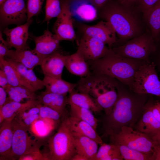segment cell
Returning <instances> with one entry per match:
<instances>
[{
  "instance_id": "28",
  "label": "cell",
  "mask_w": 160,
  "mask_h": 160,
  "mask_svg": "<svg viewBox=\"0 0 160 160\" xmlns=\"http://www.w3.org/2000/svg\"><path fill=\"white\" fill-rule=\"evenodd\" d=\"M0 69L5 72L8 84L12 86H23L35 92L28 82L17 71L15 67L6 59L0 60Z\"/></svg>"
},
{
  "instance_id": "21",
  "label": "cell",
  "mask_w": 160,
  "mask_h": 160,
  "mask_svg": "<svg viewBox=\"0 0 160 160\" xmlns=\"http://www.w3.org/2000/svg\"><path fill=\"white\" fill-rule=\"evenodd\" d=\"M13 137L12 121L4 120L0 124V160H10Z\"/></svg>"
},
{
  "instance_id": "12",
  "label": "cell",
  "mask_w": 160,
  "mask_h": 160,
  "mask_svg": "<svg viewBox=\"0 0 160 160\" xmlns=\"http://www.w3.org/2000/svg\"><path fill=\"white\" fill-rule=\"evenodd\" d=\"M80 30L83 34L95 38L107 45L109 48L117 42L115 31L108 22L102 20L92 25H81Z\"/></svg>"
},
{
  "instance_id": "16",
  "label": "cell",
  "mask_w": 160,
  "mask_h": 160,
  "mask_svg": "<svg viewBox=\"0 0 160 160\" xmlns=\"http://www.w3.org/2000/svg\"><path fill=\"white\" fill-rule=\"evenodd\" d=\"M35 44L33 51L39 56L45 58L57 52L60 47V41L48 29L39 36L31 35Z\"/></svg>"
},
{
  "instance_id": "31",
  "label": "cell",
  "mask_w": 160,
  "mask_h": 160,
  "mask_svg": "<svg viewBox=\"0 0 160 160\" xmlns=\"http://www.w3.org/2000/svg\"><path fill=\"white\" fill-rule=\"evenodd\" d=\"M145 21L151 35L157 43L160 33V0L153 6Z\"/></svg>"
},
{
  "instance_id": "5",
  "label": "cell",
  "mask_w": 160,
  "mask_h": 160,
  "mask_svg": "<svg viewBox=\"0 0 160 160\" xmlns=\"http://www.w3.org/2000/svg\"><path fill=\"white\" fill-rule=\"evenodd\" d=\"M57 132L47 141L44 155L46 160H72L76 153L68 117L61 120Z\"/></svg>"
},
{
  "instance_id": "10",
  "label": "cell",
  "mask_w": 160,
  "mask_h": 160,
  "mask_svg": "<svg viewBox=\"0 0 160 160\" xmlns=\"http://www.w3.org/2000/svg\"><path fill=\"white\" fill-rule=\"evenodd\" d=\"M69 0H60L61 10L53 27L55 38L59 41H73L76 36L73 25V18L69 6Z\"/></svg>"
},
{
  "instance_id": "18",
  "label": "cell",
  "mask_w": 160,
  "mask_h": 160,
  "mask_svg": "<svg viewBox=\"0 0 160 160\" xmlns=\"http://www.w3.org/2000/svg\"><path fill=\"white\" fill-rule=\"evenodd\" d=\"M67 57L57 52L44 58L40 65L44 75L62 79Z\"/></svg>"
},
{
  "instance_id": "26",
  "label": "cell",
  "mask_w": 160,
  "mask_h": 160,
  "mask_svg": "<svg viewBox=\"0 0 160 160\" xmlns=\"http://www.w3.org/2000/svg\"><path fill=\"white\" fill-rule=\"evenodd\" d=\"M68 103L87 108L92 112H99L103 108L89 95L84 93L77 92L74 91L69 93Z\"/></svg>"
},
{
  "instance_id": "51",
  "label": "cell",
  "mask_w": 160,
  "mask_h": 160,
  "mask_svg": "<svg viewBox=\"0 0 160 160\" xmlns=\"http://www.w3.org/2000/svg\"><path fill=\"white\" fill-rule=\"evenodd\" d=\"M157 43L158 46L160 47V33L158 39Z\"/></svg>"
},
{
  "instance_id": "52",
  "label": "cell",
  "mask_w": 160,
  "mask_h": 160,
  "mask_svg": "<svg viewBox=\"0 0 160 160\" xmlns=\"http://www.w3.org/2000/svg\"><path fill=\"white\" fill-rule=\"evenodd\" d=\"M5 0H0V5Z\"/></svg>"
},
{
  "instance_id": "7",
  "label": "cell",
  "mask_w": 160,
  "mask_h": 160,
  "mask_svg": "<svg viewBox=\"0 0 160 160\" xmlns=\"http://www.w3.org/2000/svg\"><path fill=\"white\" fill-rule=\"evenodd\" d=\"M109 137L110 143L125 145L149 155L151 158L156 143L149 135L125 126Z\"/></svg>"
},
{
  "instance_id": "32",
  "label": "cell",
  "mask_w": 160,
  "mask_h": 160,
  "mask_svg": "<svg viewBox=\"0 0 160 160\" xmlns=\"http://www.w3.org/2000/svg\"><path fill=\"white\" fill-rule=\"evenodd\" d=\"M98 150L95 160H123V159L116 145L103 143Z\"/></svg>"
},
{
  "instance_id": "2",
  "label": "cell",
  "mask_w": 160,
  "mask_h": 160,
  "mask_svg": "<svg viewBox=\"0 0 160 160\" xmlns=\"http://www.w3.org/2000/svg\"><path fill=\"white\" fill-rule=\"evenodd\" d=\"M137 11L122 5L116 0H109L98 11V16L111 25L120 41L126 42L144 33Z\"/></svg>"
},
{
  "instance_id": "48",
  "label": "cell",
  "mask_w": 160,
  "mask_h": 160,
  "mask_svg": "<svg viewBox=\"0 0 160 160\" xmlns=\"http://www.w3.org/2000/svg\"><path fill=\"white\" fill-rule=\"evenodd\" d=\"M109 0H92L98 11L103 7Z\"/></svg>"
},
{
  "instance_id": "6",
  "label": "cell",
  "mask_w": 160,
  "mask_h": 160,
  "mask_svg": "<svg viewBox=\"0 0 160 160\" xmlns=\"http://www.w3.org/2000/svg\"><path fill=\"white\" fill-rule=\"evenodd\" d=\"M111 48L115 53L121 56L149 63L151 56L157 49V44L148 30L122 45Z\"/></svg>"
},
{
  "instance_id": "40",
  "label": "cell",
  "mask_w": 160,
  "mask_h": 160,
  "mask_svg": "<svg viewBox=\"0 0 160 160\" xmlns=\"http://www.w3.org/2000/svg\"><path fill=\"white\" fill-rule=\"evenodd\" d=\"M38 147L20 157L18 160H46Z\"/></svg>"
},
{
  "instance_id": "14",
  "label": "cell",
  "mask_w": 160,
  "mask_h": 160,
  "mask_svg": "<svg viewBox=\"0 0 160 160\" xmlns=\"http://www.w3.org/2000/svg\"><path fill=\"white\" fill-rule=\"evenodd\" d=\"M69 6L73 18L79 22H90L98 18V10L92 0H69Z\"/></svg>"
},
{
  "instance_id": "37",
  "label": "cell",
  "mask_w": 160,
  "mask_h": 160,
  "mask_svg": "<svg viewBox=\"0 0 160 160\" xmlns=\"http://www.w3.org/2000/svg\"><path fill=\"white\" fill-rule=\"evenodd\" d=\"M40 119H47L55 122H58L65 116L47 106L39 105Z\"/></svg>"
},
{
  "instance_id": "38",
  "label": "cell",
  "mask_w": 160,
  "mask_h": 160,
  "mask_svg": "<svg viewBox=\"0 0 160 160\" xmlns=\"http://www.w3.org/2000/svg\"><path fill=\"white\" fill-rule=\"evenodd\" d=\"M44 0H27L26 10L27 21H29L34 16L38 14L41 10Z\"/></svg>"
},
{
  "instance_id": "49",
  "label": "cell",
  "mask_w": 160,
  "mask_h": 160,
  "mask_svg": "<svg viewBox=\"0 0 160 160\" xmlns=\"http://www.w3.org/2000/svg\"><path fill=\"white\" fill-rule=\"evenodd\" d=\"M148 135L156 141L160 143V130L156 133Z\"/></svg>"
},
{
  "instance_id": "15",
  "label": "cell",
  "mask_w": 160,
  "mask_h": 160,
  "mask_svg": "<svg viewBox=\"0 0 160 160\" xmlns=\"http://www.w3.org/2000/svg\"><path fill=\"white\" fill-rule=\"evenodd\" d=\"M31 19L25 23L14 28H6L3 33L6 36V41L8 48L13 47L17 50L29 48L27 42L28 38V29L32 23Z\"/></svg>"
},
{
  "instance_id": "29",
  "label": "cell",
  "mask_w": 160,
  "mask_h": 160,
  "mask_svg": "<svg viewBox=\"0 0 160 160\" xmlns=\"http://www.w3.org/2000/svg\"><path fill=\"white\" fill-rule=\"evenodd\" d=\"M3 87L8 95L7 99L9 100L21 102L24 99L28 100H37V95L35 92L26 87L12 86L8 84Z\"/></svg>"
},
{
  "instance_id": "36",
  "label": "cell",
  "mask_w": 160,
  "mask_h": 160,
  "mask_svg": "<svg viewBox=\"0 0 160 160\" xmlns=\"http://www.w3.org/2000/svg\"><path fill=\"white\" fill-rule=\"evenodd\" d=\"M61 10L60 0H46L44 22L48 23L51 19L57 17Z\"/></svg>"
},
{
  "instance_id": "9",
  "label": "cell",
  "mask_w": 160,
  "mask_h": 160,
  "mask_svg": "<svg viewBox=\"0 0 160 160\" xmlns=\"http://www.w3.org/2000/svg\"><path fill=\"white\" fill-rule=\"evenodd\" d=\"M13 137L10 160H18L23 155L40 147L41 144L32 140L28 135L29 130L15 118L12 121Z\"/></svg>"
},
{
  "instance_id": "43",
  "label": "cell",
  "mask_w": 160,
  "mask_h": 160,
  "mask_svg": "<svg viewBox=\"0 0 160 160\" xmlns=\"http://www.w3.org/2000/svg\"><path fill=\"white\" fill-rule=\"evenodd\" d=\"M150 62H153L160 71V47L158 46L156 51L151 56Z\"/></svg>"
},
{
  "instance_id": "35",
  "label": "cell",
  "mask_w": 160,
  "mask_h": 160,
  "mask_svg": "<svg viewBox=\"0 0 160 160\" xmlns=\"http://www.w3.org/2000/svg\"><path fill=\"white\" fill-rule=\"evenodd\" d=\"M117 145L124 159L126 160H151V156L144 153L131 148L125 145Z\"/></svg>"
},
{
  "instance_id": "34",
  "label": "cell",
  "mask_w": 160,
  "mask_h": 160,
  "mask_svg": "<svg viewBox=\"0 0 160 160\" xmlns=\"http://www.w3.org/2000/svg\"><path fill=\"white\" fill-rule=\"evenodd\" d=\"M39 105L21 112L15 118L29 129L34 121L40 119Z\"/></svg>"
},
{
  "instance_id": "42",
  "label": "cell",
  "mask_w": 160,
  "mask_h": 160,
  "mask_svg": "<svg viewBox=\"0 0 160 160\" xmlns=\"http://www.w3.org/2000/svg\"><path fill=\"white\" fill-rule=\"evenodd\" d=\"M151 110L154 117L160 123V100H154L153 99Z\"/></svg>"
},
{
  "instance_id": "11",
  "label": "cell",
  "mask_w": 160,
  "mask_h": 160,
  "mask_svg": "<svg viewBox=\"0 0 160 160\" xmlns=\"http://www.w3.org/2000/svg\"><path fill=\"white\" fill-rule=\"evenodd\" d=\"M0 6V21L3 25H19L27 21L24 0H5Z\"/></svg>"
},
{
  "instance_id": "44",
  "label": "cell",
  "mask_w": 160,
  "mask_h": 160,
  "mask_svg": "<svg viewBox=\"0 0 160 160\" xmlns=\"http://www.w3.org/2000/svg\"><path fill=\"white\" fill-rule=\"evenodd\" d=\"M122 5L128 8L135 9L140 0H116Z\"/></svg>"
},
{
  "instance_id": "3",
  "label": "cell",
  "mask_w": 160,
  "mask_h": 160,
  "mask_svg": "<svg viewBox=\"0 0 160 160\" xmlns=\"http://www.w3.org/2000/svg\"><path fill=\"white\" fill-rule=\"evenodd\" d=\"M87 62L94 73L105 74L116 79L130 90L136 72L141 66L149 63L120 55L115 53L111 48L103 57Z\"/></svg>"
},
{
  "instance_id": "22",
  "label": "cell",
  "mask_w": 160,
  "mask_h": 160,
  "mask_svg": "<svg viewBox=\"0 0 160 160\" xmlns=\"http://www.w3.org/2000/svg\"><path fill=\"white\" fill-rule=\"evenodd\" d=\"M72 132L76 153L84 156L87 160H95L99 144L90 138Z\"/></svg>"
},
{
  "instance_id": "25",
  "label": "cell",
  "mask_w": 160,
  "mask_h": 160,
  "mask_svg": "<svg viewBox=\"0 0 160 160\" xmlns=\"http://www.w3.org/2000/svg\"><path fill=\"white\" fill-rule=\"evenodd\" d=\"M46 90L59 95H66L74 91L77 83H72L62 79L44 75L43 79Z\"/></svg>"
},
{
  "instance_id": "27",
  "label": "cell",
  "mask_w": 160,
  "mask_h": 160,
  "mask_svg": "<svg viewBox=\"0 0 160 160\" xmlns=\"http://www.w3.org/2000/svg\"><path fill=\"white\" fill-rule=\"evenodd\" d=\"M72 131L76 133L90 138L100 145L104 142L93 127L87 122L70 116L68 117Z\"/></svg>"
},
{
  "instance_id": "20",
  "label": "cell",
  "mask_w": 160,
  "mask_h": 160,
  "mask_svg": "<svg viewBox=\"0 0 160 160\" xmlns=\"http://www.w3.org/2000/svg\"><path fill=\"white\" fill-rule=\"evenodd\" d=\"M5 58L20 63L33 70L36 66L40 65L44 59L28 48L20 50L9 49Z\"/></svg>"
},
{
  "instance_id": "33",
  "label": "cell",
  "mask_w": 160,
  "mask_h": 160,
  "mask_svg": "<svg viewBox=\"0 0 160 160\" xmlns=\"http://www.w3.org/2000/svg\"><path fill=\"white\" fill-rule=\"evenodd\" d=\"M69 105L70 107V116L87 122L96 130L98 120L91 111L75 105Z\"/></svg>"
},
{
  "instance_id": "19",
  "label": "cell",
  "mask_w": 160,
  "mask_h": 160,
  "mask_svg": "<svg viewBox=\"0 0 160 160\" xmlns=\"http://www.w3.org/2000/svg\"><path fill=\"white\" fill-rule=\"evenodd\" d=\"M40 103L37 99L21 103L10 101L7 98L5 103L0 110V123L4 120L12 121L21 112Z\"/></svg>"
},
{
  "instance_id": "46",
  "label": "cell",
  "mask_w": 160,
  "mask_h": 160,
  "mask_svg": "<svg viewBox=\"0 0 160 160\" xmlns=\"http://www.w3.org/2000/svg\"><path fill=\"white\" fill-rule=\"evenodd\" d=\"M7 93L5 89L3 87H0V110L5 103L7 98Z\"/></svg>"
},
{
  "instance_id": "45",
  "label": "cell",
  "mask_w": 160,
  "mask_h": 160,
  "mask_svg": "<svg viewBox=\"0 0 160 160\" xmlns=\"http://www.w3.org/2000/svg\"><path fill=\"white\" fill-rule=\"evenodd\" d=\"M156 142L151 160H160V143Z\"/></svg>"
},
{
  "instance_id": "50",
  "label": "cell",
  "mask_w": 160,
  "mask_h": 160,
  "mask_svg": "<svg viewBox=\"0 0 160 160\" xmlns=\"http://www.w3.org/2000/svg\"><path fill=\"white\" fill-rule=\"evenodd\" d=\"M72 160H87L84 156L76 153L72 158Z\"/></svg>"
},
{
  "instance_id": "8",
  "label": "cell",
  "mask_w": 160,
  "mask_h": 160,
  "mask_svg": "<svg viewBox=\"0 0 160 160\" xmlns=\"http://www.w3.org/2000/svg\"><path fill=\"white\" fill-rule=\"evenodd\" d=\"M131 90L160 97V80L153 62L144 65L136 72Z\"/></svg>"
},
{
  "instance_id": "30",
  "label": "cell",
  "mask_w": 160,
  "mask_h": 160,
  "mask_svg": "<svg viewBox=\"0 0 160 160\" xmlns=\"http://www.w3.org/2000/svg\"><path fill=\"white\" fill-rule=\"evenodd\" d=\"M12 64L22 76L30 84L36 91L41 90L45 87L43 80L36 76L33 69H29L21 63L5 58Z\"/></svg>"
},
{
  "instance_id": "1",
  "label": "cell",
  "mask_w": 160,
  "mask_h": 160,
  "mask_svg": "<svg viewBox=\"0 0 160 160\" xmlns=\"http://www.w3.org/2000/svg\"><path fill=\"white\" fill-rule=\"evenodd\" d=\"M118 94L111 112L102 121L103 136L116 133L123 126L133 128L143 114L150 95L135 92L120 81Z\"/></svg>"
},
{
  "instance_id": "24",
  "label": "cell",
  "mask_w": 160,
  "mask_h": 160,
  "mask_svg": "<svg viewBox=\"0 0 160 160\" xmlns=\"http://www.w3.org/2000/svg\"><path fill=\"white\" fill-rule=\"evenodd\" d=\"M37 99L40 103L57 111L65 116V107L68 103L66 95L57 94L46 90L37 95Z\"/></svg>"
},
{
  "instance_id": "13",
  "label": "cell",
  "mask_w": 160,
  "mask_h": 160,
  "mask_svg": "<svg viewBox=\"0 0 160 160\" xmlns=\"http://www.w3.org/2000/svg\"><path fill=\"white\" fill-rule=\"evenodd\" d=\"M110 48L102 41L92 37L83 34L77 51L87 61H94L104 57Z\"/></svg>"
},
{
  "instance_id": "4",
  "label": "cell",
  "mask_w": 160,
  "mask_h": 160,
  "mask_svg": "<svg viewBox=\"0 0 160 160\" xmlns=\"http://www.w3.org/2000/svg\"><path fill=\"white\" fill-rule=\"evenodd\" d=\"M119 82L105 74L93 73L81 78L76 87L79 92L87 94L95 99L107 115L111 112L117 99Z\"/></svg>"
},
{
  "instance_id": "23",
  "label": "cell",
  "mask_w": 160,
  "mask_h": 160,
  "mask_svg": "<svg viewBox=\"0 0 160 160\" xmlns=\"http://www.w3.org/2000/svg\"><path fill=\"white\" fill-rule=\"evenodd\" d=\"M65 67L72 74L81 78L91 74L87 62L77 51L72 55H68Z\"/></svg>"
},
{
  "instance_id": "41",
  "label": "cell",
  "mask_w": 160,
  "mask_h": 160,
  "mask_svg": "<svg viewBox=\"0 0 160 160\" xmlns=\"http://www.w3.org/2000/svg\"><path fill=\"white\" fill-rule=\"evenodd\" d=\"M0 60L5 59L8 50V48L6 41L3 38L2 34L0 32Z\"/></svg>"
},
{
  "instance_id": "47",
  "label": "cell",
  "mask_w": 160,
  "mask_h": 160,
  "mask_svg": "<svg viewBox=\"0 0 160 160\" xmlns=\"http://www.w3.org/2000/svg\"><path fill=\"white\" fill-rule=\"evenodd\" d=\"M8 84L6 75L4 71L1 69L0 70V86L3 87Z\"/></svg>"
},
{
  "instance_id": "17",
  "label": "cell",
  "mask_w": 160,
  "mask_h": 160,
  "mask_svg": "<svg viewBox=\"0 0 160 160\" xmlns=\"http://www.w3.org/2000/svg\"><path fill=\"white\" fill-rule=\"evenodd\" d=\"M153 96L150 95L143 114L133 128L147 134H154L160 130V123L154 117L151 110Z\"/></svg>"
},
{
  "instance_id": "39",
  "label": "cell",
  "mask_w": 160,
  "mask_h": 160,
  "mask_svg": "<svg viewBox=\"0 0 160 160\" xmlns=\"http://www.w3.org/2000/svg\"><path fill=\"white\" fill-rule=\"evenodd\" d=\"M158 0H140L135 9L142 12L146 21L153 6Z\"/></svg>"
}]
</instances>
